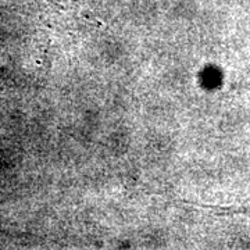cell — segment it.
Returning <instances> with one entry per match:
<instances>
[{"label":"cell","instance_id":"obj_1","mask_svg":"<svg viewBox=\"0 0 250 250\" xmlns=\"http://www.w3.org/2000/svg\"><path fill=\"white\" fill-rule=\"evenodd\" d=\"M218 211L221 213H239V214L249 215L250 217V202L245 205L238 206V207H229V208H218Z\"/></svg>","mask_w":250,"mask_h":250}]
</instances>
